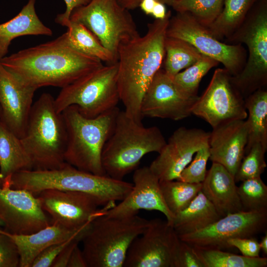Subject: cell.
I'll return each instance as SVG.
<instances>
[{
    "label": "cell",
    "instance_id": "obj_1",
    "mask_svg": "<svg viewBox=\"0 0 267 267\" xmlns=\"http://www.w3.org/2000/svg\"><path fill=\"white\" fill-rule=\"evenodd\" d=\"M0 60L22 83L36 90L47 86L62 89L103 65L99 59L70 46L64 33Z\"/></svg>",
    "mask_w": 267,
    "mask_h": 267
},
{
    "label": "cell",
    "instance_id": "obj_2",
    "mask_svg": "<svg viewBox=\"0 0 267 267\" xmlns=\"http://www.w3.org/2000/svg\"><path fill=\"white\" fill-rule=\"evenodd\" d=\"M171 17L169 10L163 20L147 25V31L122 44L117 51V86L126 114L142 123L140 106L143 96L165 57L164 43Z\"/></svg>",
    "mask_w": 267,
    "mask_h": 267
},
{
    "label": "cell",
    "instance_id": "obj_3",
    "mask_svg": "<svg viewBox=\"0 0 267 267\" xmlns=\"http://www.w3.org/2000/svg\"><path fill=\"white\" fill-rule=\"evenodd\" d=\"M9 184L11 188L27 190L35 195L48 189L85 193L106 209L124 199L133 188L132 183L81 170L67 163L54 170L18 172L11 176Z\"/></svg>",
    "mask_w": 267,
    "mask_h": 267
},
{
    "label": "cell",
    "instance_id": "obj_4",
    "mask_svg": "<svg viewBox=\"0 0 267 267\" xmlns=\"http://www.w3.org/2000/svg\"><path fill=\"white\" fill-rule=\"evenodd\" d=\"M166 143L156 126L144 127L119 110L113 131L103 147L101 161L106 175L119 180L136 169L141 159L159 153Z\"/></svg>",
    "mask_w": 267,
    "mask_h": 267
},
{
    "label": "cell",
    "instance_id": "obj_5",
    "mask_svg": "<svg viewBox=\"0 0 267 267\" xmlns=\"http://www.w3.org/2000/svg\"><path fill=\"white\" fill-rule=\"evenodd\" d=\"M20 139L32 161L33 170H54L66 163V127L62 114L56 110L54 98L50 93H43L33 104L24 134Z\"/></svg>",
    "mask_w": 267,
    "mask_h": 267
},
{
    "label": "cell",
    "instance_id": "obj_6",
    "mask_svg": "<svg viewBox=\"0 0 267 267\" xmlns=\"http://www.w3.org/2000/svg\"><path fill=\"white\" fill-rule=\"evenodd\" d=\"M149 220L137 215L108 217L100 213L90 222L81 242L88 267H123L133 241Z\"/></svg>",
    "mask_w": 267,
    "mask_h": 267
},
{
    "label": "cell",
    "instance_id": "obj_7",
    "mask_svg": "<svg viewBox=\"0 0 267 267\" xmlns=\"http://www.w3.org/2000/svg\"><path fill=\"white\" fill-rule=\"evenodd\" d=\"M119 109L116 107L93 118L83 115L75 105L62 112L67 133L64 159L75 168L98 175H106L101 157L111 135Z\"/></svg>",
    "mask_w": 267,
    "mask_h": 267
},
{
    "label": "cell",
    "instance_id": "obj_8",
    "mask_svg": "<svg viewBox=\"0 0 267 267\" xmlns=\"http://www.w3.org/2000/svg\"><path fill=\"white\" fill-rule=\"evenodd\" d=\"M245 44L249 57L242 70L231 80L244 99L267 84V0H258L241 25L230 36Z\"/></svg>",
    "mask_w": 267,
    "mask_h": 267
},
{
    "label": "cell",
    "instance_id": "obj_9",
    "mask_svg": "<svg viewBox=\"0 0 267 267\" xmlns=\"http://www.w3.org/2000/svg\"><path fill=\"white\" fill-rule=\"evenodd\" d=\"M117 62L103 65L62 88L54 98L57 111L75 105L83 115L93 118L117 107Z\"/></svg>",
    "mask_w": 267,
    "mask_h": 267
},
{
    "label": "cell",
    "instance_id": "obj_10",
    "mask_svg": "<svg viewBox=\"0 0 267 267\" xmlns=\"http://www.w3.org/2000/svg\"><path fill=\"white\" fill-rule=\"evenodd\" d=\"M70 20L86 27L117 59L120 45L140 35L129 10L117 0H91L75 9Z\"/></svg>",
    "mask_w": 267,
    "mask_h": 267
},
{
    "label": "cell",
    "instance_id": "obj_11",
    "mask_svg": "<svg viewBox=\"0 0 267 267\" xmlns=\"http://www.w3.org/2000/svg\"><path fill=\"white\" fill-rule=\"evenodd\" d=\"M166 36L191 44L202 54L222 63L232 76L239 74L245 64V50L239 44L222 43L188 13L177 12L171 17Z\"/></svg>",
    "mask_w": 267,
    "mask_h": 267
},
{
    "label": "cell",
    "instance_id": "obj_12",
    "mask_svg": "<svg viewBox=\"0 0 267 267\" xmlns=\"http://www.w3.org/2000/svg\"><path fill=\"white\" fill-rule=\"evenodd\" d=\"M180 241L167 220H149L145 230L131 244L123 267H175Z\"/></svg>",
    "mask_w": 267,
    "mask_h": 267
},
{
    "label": "cell",
    "instance_id": "obj_13",
    "mask_svg": "<svg viewBox=\"0 0 267 267\" xmlns=\"http://www.w3.org/2000/svg\"><path fill=\"white\" fill-rule=\"evenodd\" d=\"M225 69H217L204 92L193 106L192 114L212 128L234 120H245L248 113L244 98Z\"/></svg>",
    "mask_w": 267,
    "mask_h": 267
},
{
    "label": "cell",
    "instance_id": "obj_14",
    "mask_svg": "<svg viewBox=\"0 0 267 267\" xmlns=\"http://www.w3.org/2000/svg\"><path fill=\"white\" fill-rule=\"evenodd\" d=\"M267 211H244L221 217L207 227L194 232L178 236L193 247L205 249L230 248L232 238L256 237L267 231Z\"/></svg>",
    "mask_w": 267,
    "mask_h": 267
},
{
    "label": "cell",
    "instance_id": "obj_15",
    "mask_svg": "<svg viewBox=\"0 0 267 267\" xmlns=\"http://www.w3.org/2000/svg\"><path fill=\"white\" fill-rule=\"evenodd\" d=\"M10 176L4 178L0 187V219L4 230L12 234H29L51 224L37 196L27 190L10 187Z\"/></svg>",
    "mask_w": 267,
    "mask_h": 267
},
{
    "label": "cell",
    "instance_id": "obj_16",
    "mask_svg": "<svg viewBox=\"0 0 267 267\" xmlns=\"http://www.w3.org/2000/svg\"><path fill=\"white\" fill-rule=\"evenodd\" d=\"M199 97L184 90L161 68L143 96L141 114L143 117L180 120L192 114Z\"/></svg>",
    "mask_w": 267,
    "mask_h": 267
},
{
    "label": "cell",
    "instance_id": "obj_17",
    "mask_svg": "<svg viewBox=\"0 0 267 267\" xmlns=\"http://www.w3.org/2000/svg\"><path fill=\"white\" fill-rule=\"evenodd\" d=\"M210 133L181 127L171 136L149 166L160 181L177 180L196 152L208 144Z\"/></svg>",
    "mask_w": 267,
    "mask_h": 267
},
{
    "label": "cell",
    "instance_id": "obj_18",
    "mask_svg": "<svg viewBox=\"0 0 267 267\" xmlns=\"http://www.w3.org/2000/svg\"><path fill=\"white\" fill-rule=\"evenodd\" d=\"M36 196L52 223L69 229L85 227L98 215L100 210L91 196L81 192L48 189Z\"/></svg>",
    "mask_w": 267,
    "mask_h": 267
},
{
    "label": "cell",
    "instance_id": "obj_19",
    "mask_svg": "<svg viewBox=\"0 0 267 267\" xmlns=\"http://www.w3.org/2000/svg\"><path fill=\"white\" fill-rule=\"evenodd\" d=\"M133 188L117 205L100 213L108 217H127L137 215L140 210L158 211L163 214L172 224L174 216L168 209L161 190L160 181L149 167L134 171Z\"/></svg>",
    "mask_w": 267,
    "mask_h": 267
},
{
    "label": "cell",
    "instance_id": "obj_20",
    "mask_svg": "<svg viewBox=\"0 0 267 267\" xmlns=\"http://www.w3.org/2000/svg\"><path fill=\"white\" fill-rule=\"evenodd\" d=\"M36 89L22 83L0 60V120L15 134H24Z\"/></svg>",
    "mask_w": 267,
    "mask_h": 267
},
{
    "label": "cell",
    "instance_id": "obj_21",
    "mask_svg": "<svg viewBox=\"0 0 267 267\" xmlns=\"http://www.w3.org/2000/svg\"><path fill=\"white\" fill-rule=\"evenodd\" d=\"M248 141V128L245 120L223 123L210 133L209 159L222 165L235 176L245 155Z\"/></svg>",
    "mask_w": 267,
    "mask_h": 267
},
{
    "label": "cell",
    "instance_id": "obj_22",
    "mask_svg": "<svg viewBox=\"0 0 267 267\" xmlns=\"http://www.w3.org/2000/svg\"><path fill=\"white\" fill-rule=\"evenodd\" d=\"M234 177L222 165L213 162L202 182L201 191L222 217L243 211Z\"/></svg>",
    "mask_w": 267,
    "mask_h": 267
},
{
    "label": "cell",
    "instance_id": "obj_23",
    "mask_svg": "<svg viewBox=\"0 0 267 267\" xmlns=\"http://www.w3.org/2000/svg\"><path fill=\"white\" fill-rule=\"evenodd\" d=\"M89 223L78 229H69L52 223L32 234L17 235L7 232L18 249L20 257L19 267H31L36 257L44 249L52 244L64 242L84 234Z\"/></svg>",
    "mask_w": 267,
    "mask_h": 267
},
{
    "label": "cell",
    "instance_id": "obj_24",
    "mask_svg": "<svg viewBox=\"0 0 267 267\" xmlns=\"http://www.w3.org/2000/svg\"><path fill=\"white\" fill-rule=\"evenodd\" d=\"M36 0H28L19 13L0 24V59L6 56L14 39L27 35L52 36V30L44 25L35 9Z\"/></svg>",
    "mask_w": 267,
    "mask_h": 267
},
{
    "label": "cell",
    "instance_id": "obj_25",
    "mask_svg": "<svg viewBox=\"0 0 267 267\" xmlns=\"http://www.w3.org/2000/svg\"><path fill=\"white\" fill-rule=\"evenodd\" d=\"M221 217L200 190L186 208L175 216L172 225L179 236L202 229Z\"/></svg>",
    "mask_w": 267,
    "mask_h": 267
},
{
    "label": "cell",
    "instance_id": "obj_26",
    "mask_svg": "<svg viewBox=\"0 0 267 267\" xmlns=\"http://www.w3.org/2000/svg\"><path fill=\"white\" fill-rule=\"evenodd\" d=\"M33 170L20 138L0 120V173L3 179L21 171Z\"/></svg>",
    "mask_w": 267,
    "mask_h": 267
},
{
    "label": "cell",
    "instance_id": "obj_27",
    "mask_svg": "<svg viewBox=\"0 0 267 267\" xmlns=\"http://www.w3.org/2000/svg\"><path fill=\"white\" fill-rule=\"evenodd\" d=\"M245 106L248 113L246 120L248 128V141L245 154L255 143L267 148V90L259 89L247 97Z\"/></svg>",
    "mask_w": 267,
    "mask_h": 267
},
{
    "label": "cell",
    "instance_id": "obj_28",
    "mask_svg": "<svg viewBox=\"0 0 267 267\" xmlns=\"http://www.w3.org/2000/svg\"><path fill=\"white\" fill-rule=\"evenodd\" d=\"M69 45L77 51L96 58L107 64L117 62L114 54L105 48L86 27L81 23L70 21L64 33Z\"/></svg>",
    "mask_w": 267,
    "mask_h": 267
},
{
    "label": "cell",
    "instance_id": "obj_29",
    "mask_svg": "<svg viewBox=\"0 0 267 267\" xmlns=\"http://www.w3.org/2000/svg\"><path fill=\"white\" fill-rule=\"evenodd\" d=\"M258 0H223L222 11L207 28L217 39L230 36Z\"/></svg>",
    "mask_w": 267,
    "mask_h": 267
},
{
    "label": "cell",
    "instance_id": "obj_30",
    "mask_svg": "<svg viewBox=\"0 0 267 267\" xmlns=\"http://www.w3.org/2000/svg\"><path fill=\"white\" fill-rule=\"evenodd\" d=\"M166 73L174 77L183 69L197 61L203 54L188 43L178 38L166 36L164 43Z\"/></svg>",
    "mask_w": 267,
    "mask_h": 267
},
{
    "label": "cell",
    "instance_id": "obj_31",
    "mask_svg": "<svg viewBox=\"0 0 267 267\" xmlns=\"http://www.w3.org/2000/svg\"><path fill=\"white\" fill-rule=\"evenodd\" d=\"M204 267H266V257L250 258L220 249L192 246Z\"/></svg>",
    "mask_w": 267,
    "mask_h": 267
},
{
    "label": "cell",
    "instance_id": "obj_32",
    "mask_svg": "<svg viewBox=\"0 0 267 267\" xmlns=\"http://www.w3.org/2000/svg\"><path fill=\"white\" fill-rule=\"evenodd\" d=\"M160 185L166 206L174 217L191 203L202 188V183L178 180L161 181Z\"/></svg>",
    "mask_w": 267,
    "mask_h": 267
},
{
    "label": "cell",
    "instance_id": "obj_33",
    "mask_svg": "<svg viewBox=\"0 0 267 267\" xmlns=\"http://www.w3.org/2000/svg\"><path fill=\"white\" fill-rule=\"evenodd\" d=\"M223 5V0H172L170 6L177 12L188 13L207 27L220 14Z\"/></svg>",
    "mask_w": 267,
    "mask_h": 267
},
{
    "label": "cell",
    "instance_id": "obj_34",
    "mask_svg": "<svg viewBox=\"0 0 267 267\" xmlns=\"http://www.w3.org/2000/svg\"><path fill=\"white\" fill-rule=\"evenodd\" d=\"M237 190L243 211H267V186L261 177L241 181Z\"/></svg>",
    "mask_w": 267,
    "mask_h": 267
},
{
    "label": "cell",
    "instance_id": "obj_35",
    "mask_svg": "<svg viewBox=\"0 0 267 267\" xmlns=\"http://www.w3.org/2000/svg\"><path fill=\"white\" fill-rule=\"evenodd\" d=\"M219 63L216 60L203 55L193 64L175 75L173 77L174 80L187 92L197 95L199 85L202 78Z\"/></svg>",
    "mask_w": 267,
    "mask_h": 267
},
{
    "label": "cell",
    "instance_id": "obj_36",
    "mask_svg": "<svg viewBox=\"0 0 267 267\" xmlns=\"http://www.w3.org/2000/svg\"><path fill=\"white\" fill-rule=\"evenodd\" d=\"M267 148L260 143L254 144L245 154L234 176L235 182L261 177L267 164L265 153Z\"/></svg>",
    "mask_w": 267,
    "mask_h": 267
},
{
    "label": "cell",
    "instance_id": "obj_37",
    "mask_svg": "<svg viewBox=\"0 0 267 267\" xmlns=\"http://www.w3.org/2000/svg\"><path fill=\"white\" fill-rule=\"evenodd\" d=\"M210 158L209 144L195 153L194 159L182 171L178 180L189 183H202L206 173V166Z\"/></svg>",
    "mask_w": 267,
    "mask_h": 267
},
{
    "label": "cell",
    "instance_id": "obj_38",
    "mask_svg": "<svg viewBox=\"0 0 267 267\" xmlns=\"http://www.w3.org/2000/svg\"><path fill=\"white\" fill-rule=\"evenodd\" d=\"M20 262L17 246L4 230L0 233V267H19Z\"/></svg>",
    "mask_w": 267,
    "mask_h": 267
},
{
    "label": "cell",
    "instance_id": "obj_39",
    "mask_svg": "<svg viewBox=\"0 0 267 267\" xmlns=\"http://www.w3.org/2000/svg\"><path fill=\"white\" fill-rule=\"evenodd\" d=\"M77 236L65 241L54 244L48 246L36 257L32 264L31 267H51L54 260L62 250L74 238Z\"/></svg>",
    "mask_w": 267,
    "mask_h": 267
},
{
    "label": "cell",
    "instance_id": "obj_40",
    "mask_svg": "<svg viewBox=\"0 0 267 267\" xmlns=\"http://www.w3.org/2000/svg\"><path fill=\"white\" fill-rule=\"evenodd\" d=\"M175 267H204L195 253L192 246L180 240Z\"/></svg>",
    "mask_w": 267,
    "mask_h": 267
},
{
    "label": "cell",
    "instance_id": "obj_41",
    "mask_svg": "<svg viewBox=\"0 0 267 267\" xmlns=\"http://www.w3.org/2000/svg\"><path fill=\"white\" fill-rule=\"evenodd\" d=\"M227 243L230 248H237L244 256L250 258L260 257L259 242L255 237L232 238L229 239Z\"/></svg>",
    "mask_w": 267,
    "mask_h": 267
},
{
    "label": "cell",
    "instance_id": "obj_42",
    "mask_svg": "<svg viewBox=\"0 0 267 267\" xmlns=\"http://www.w3.org/2000/svg\"><path fill=\"white\" fill-rule=\"evenodd\" d=\"M66 4L64 12L57 15L55 21L56 23L67 28L70 23V17L73 11L78 7L88 4L91 0H64Z\"/></svg>",
    "mask_w": 267,
    "mask_h": 267
},
{
    "label": "cell",
    "instance_id": "obj_43",
    "mask_svg": "<svg viewBox=\"0 0 267 267\" xmlns=\"http://www.w3.org/2000/svg\"><path fill=\"white\" fill-rule=\"evenodd\" d=\"M85 234V233H84ZM74 238L60 253L51 267H67L69 258L74 248L81 242L84 235Z\"/></svg>",
    "mask_w": 267,
    "mask_h": 267
},
{
    "label": "cell",
    "instance_id": "obj_44",
    "mask_svg": "<svg viewBox=\"0 0 267 267\" xmlns=\"http://www.w3.org/2000/svg\"><path fill=\"white\" fill-rule=\"evenodd\" d=\"M67 267H88L82 250L77 245L73 249Z\"/></svg>",
    "mask_w": 267,
    "mask_h": 267
},
{
    "label": "cell",
    "instance_id": "obj_45",
    "mask_svg": "<svg viewBox=\"0 0 267 267\" xmlns=\"http://www.w3.org/2000/svg\"><path fill=\"white\" fill-rule=\"evenodd\" d=\"M165 5L159 0L157 1L151 14L155 19L163 20L166 18L169 11H167Z\"/></svg>",
    "mask_w": 267,
    "mask_h": 267
},
{
    "label": "cell",
    "instance_id": "obj_46",
    "mask_svg": "<svg viewBox=\"0 0 267 267\" xmlns=\"http://www.w3.org/2000/svg\"><path fill=\"white\" fill-rule=\"evenodd\" d=\"M158 0H141L138 7L146 15H151L153 8Z\"/></svg>",
    "mask_w": 267,
    "mask_h": 267
},
{
    "label": "cell",
    "instance_id": "obj_47",
    "mask_svg": "<svg viewBox=\"0 0 267 267\" xmlns=\"http://www.w3.org/2000/svg\"><path fill=\"white\" fill-rule=\"evenodd\" d=\"M141 0H117L118 2L127 9L134 10L139 6Z\"/></svg>",
    "mask_w": 267,
    "mask_h": 267
},
{
    "label": "cell",
    "instance_id": "obj_48",
    "mask_svg": "<svg viewBox=\"0 0 267 267\" xmlns=\"http://www.w3.org/2000/svg\"><path fill=\"white\" fill-rule=\"evenodd\" d=\"M259 245L260 247V250L262 251L263 253L267 255V232H266V235L263 236L261 239L260 242H259Z\"/></svg>",
    "mask_w": 267,
    "mask_h": 267
},
{
    "label": "cell",
    "instance_id": "obj_49",
    "mask_svg": "<svg viewBox=\"0 0 267 267\" xmlns=\"http://www.w3.org/2000/svg\"><path fill=\"white\" fill-rule=\"evenodd\" d=\"M159 0L160 1L162 2V3H163L164 4H167L168 5H169V6L171 5V4L172 1V0Z\"/></svg>",
    "mask_w": 267,
    "mask_h": 267
},
{
    "label": "cell",
    "instance_id": "obj_50",
    "mask_svg": "<svg viewBox=\"0 0 267 267\" xmlns=\"http://www.w3.org/2000/svg\"><path fill=\"white\" fill-rule=\"evenodd\" d=\"M4 179L0 173V187H2L3 184Z\"/></svg>",
    "mask_w": 267,
    "mask_h": 267
},
{
    "label": "cell",
    "instance_id": "obj_51",
    "mask_svg": "<svg viewBox=\"0 0 267 267\" xmlns=\"http://www.w3.org/2000/svg\"><path fill=\"white\" fill-rule=\"evenodd\" d=\"M0 226H4V223L0 219Z\"/></svg>",
    "mask_w": 267,
    "mask_h": 267
},
{
    "label": "cell",
    "instance_id": "obj_52",
    "mask_svg": "<svg viewBox=\"0 0 267 267\" xmlns=\"http://www.w3.org/2000/svg\"><path fill=\"white\" fill-rule=\"evenodd\" d=\"M4 229H2L1 228H0V233L2 232L3 231Z\"/></svg>",
    "mask_w": 267,
    "mask_h": 267
}]
</instances>
